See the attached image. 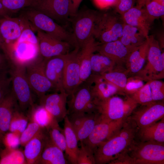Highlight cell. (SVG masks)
Wrapping results in <instances>:
<instances>
[{
    "label": "cell",
    "mask_w": 164,
    "mask_h": 164,
    "mask_svg": "<svg viewBox=\"0 0 164 164\" xmlns=\"http://www.w3.org/2000/svg\"><path fill=\"white\" fill-rule=\"evenodd\" d=\"M138 130L129 116L111 138L96 148L94 152L95 164H109L128 150L135 141Z\"/></svg>",
    "instance_id": "cell-1"
},
{
    "label": "cell",
    "mask_w": 164,
    "mask_h": 164,
    "mask_svg": "<svg viewBox=\"0 0 164 164\" xmlns=\"http://www.w3.org/2000/svg\"><path fill=\"white\" fill-rule=\"evenodd\" d=\"M22 10L20 16L27 21L33 31L38 30L42 31L57 39L67 42L75 47L76 43L72 33L67 31L51 18L30 7Z\"/></svg>",
    "instance_id": "cell-2"
},
{
    "label": "cell",
    "mask_w": 164,
    "mask_h": 164,
    "mask_svg": "<svg viewBox=\"0 0 164 164\" xmlns=\"http://www.w3.org/2000/svg\"><path fill=\"white\" fill-rule=\"evenodd\" d=\"M125 23L122 16L114 10L99 12L93 36L101 43L119 40Z\"/></svg>",
    "instance_id": "cell-3"
},
{
    "label": "cell",
    "mask_w": 164,
    "mask_h": 164,
    "mask_svg": "<svg viewBox=\"0 0 164 164\" xmlns=\"http://www.w3.org/2000/svg\"><path fill=\"white\" fill-rule=\"evenodd\" d=\"M11 64L25 66L42 56L39 44L19 38L13 43H4L2 47Z\"/></svg>",
    "instance_id": "cell-4"
},
{
    "label": "cell",
    "mask_w": 164,
    "mask_h": 164,
    "mask_svg": "<svg viewBox=\"0 0 164 164\" xmlns=\"http://www.w3.org/2000/svg\"><path fill=\"white\" fill-rule=\"evenodd\" d=\"M99 12L89 9H81L71 18L73 30L72 33L76 43L75 47L80 49L94 36Z\"/></svg>",
    "instance_id": "cell-5"
},
{
    "label": "cell",
    "mask_w": 164,
    "mask_h": 164,
    "mask_svg": "<svg viewBox=\"0 0 164 164\" xmlns=\"http://www.w3.org/2000/svg\"><path fill=\"white\" fill-rule=\"evenodd\" d=\"M127 152L133 164H164V144L135 141Z\"/></svg>",
    "instance_id": "cell-6"
},
{
    "label": "cell",
    "mask_w": 164,
    "mask_h": 164,
    "mask_svg": "<svg viewBox=\"0 0 164 164\" xmlns=\"http://www.w3.org/2000/svg\"><path fill=\"white\" fill-rule=\"evenodd\" d=\"M9 71L12 77L11 90L23 112L33 107L32 91L26 76L25 66L12 64Z\"/></svg>",
    "instance_id": "cell-7"
},
{
    "label": "cell",
    "mask_w": 164,
    "mask_h": 164,
    "mask_svg": "<svg viewBox=\"0 0 164 164\" xmlns=\"http://www.w3.org/2000/svg\"><path fill=\"white\" fill-rule=\"evenodd\" d=\"M149 38L147 62L137 73V77L148 81L159 80L164 77V53H162L159 42L153 36H149Z\"/></svg>",
    "instance_id": "cell-8"
},
{
    "label": "cell",
    "mask_w": 164,
    "mask_h": 164,
    "mask_svg": "<svg viewBox=\"0 0 164 164\" xmlns=\"http://www.w3.org/2000/svg\"><path fill=\"white\" fill-rule=\"evenodd\" d=\"M42 56L25 66L26 78L31 88L39 98L53 90L57 91L46 77Z\"/></svg>",
    "instance_id": "cell-9"
},
{
    "label": "cell",
    "mask_w": 164,
    "mask_h": 164,
    "mask_svg": "<svg viewBox=\"0 0 164 164\" xmlns=\"http://www.w3.org/2000/svg\"><path fill=\"white\" fill-rule=\"evenodd\" d=\"M72 7V0H39L36 1L30 7L63 23L70 19Z\"/></svg>",
    "instance_id": "cell-10"
},
{
    "label": "cell",
    "mask_w": 164,
    "mask_h": 164,
    "mask_svg": "<svg viewBox=\"0 0 164 164\" xmlns=\"http://www.w3.org/2000/svg\"><path fill=\"white\" fill-rule=\"evenodd\" d=\"M126 119L110 121L101 118L88 136L82 142L94 152L99 145L108 140L116 132Z\"/></svg>",
    "instance_id": "cell-11"
},
{
    "label": "cell",
    "mask_w": 164,
    "mask_h": 164,
    "mask_svg": "<svg viewBox=\"0 0 164 164\" xmlns=\"http://www.w3.org/2000/svg\"><path fill=\"white\" fill-rule=\"evenodd\" d=\"M80 48L74 47L69 52L63 72V86L68 95H72L81 84L80 77Z\"/></svg>",
    "instance_id": "cell-12"
},
{
    "label": "cell",
    "mask_w": 164,
    "mask_h": 164,
    "mask_svg": "<svg viewBox=\"0 0 164 164\" xmlns=\"http://www.w3.org/2000/svg\"><path fill=\"white\" fill-rule=\"evenodd\" d=\"M97 108L102 118L110 121L125 119L131 114L125 102L117 96L97 100Z\"/></svg>",
    "instance_id": "cell-13"
},
{
    "label": "cell",
    "mask_w": 164,
    "mask_h": 164,
    "mask_svg": "<svg viewBox=\"0 0 164 164\" xmlns=\"http://www.w3.org/2000/svg\"><path fill=\"white\" fill-rule=\"evenodd\" d=\"M142 105L141 108L129 116L138 130L149 126L164 118L163 102L153 101Z\"/></svg>",
    "instance_id": "cell-14"
},
{
    "label": "cell",
    "mask_w": 164,
    "mask_h": 164,
    "mask_svg": "<svg viewBox=\"0 0 164 164\" xmlns=\"http://www.w3.org/2000/svg\"><path fill=\"white\" fill-rule=\"evenodd\" d=\"M45 94L39 99L40 105L43 107L59 123L67 114V97L65 91Z\"/></svg>",
    "instance_id": "cell-15"
},
{
    "label": "cell",
    "mask_w": 164,
    "mask_h": 164,
    "mask_svg": "<svg viewBox=\"0 0 164 164\" xmlns=\"http://www.w3.org/2000/svg\"><path fill=\"white\" fill-rule=\"evenodd\" d=\"M36 31L40 53L44 58L69 53L71 46L69 43L57 39L42 31Z\"/></svg>",
    "instance_id": "cell-16"
},
{
    "label": "cell",
    "mask_w": 164,
    "mask_h": 164,
    "mask_svg": "<svg viewBox=\"0 0 164 164\" xmlns=\"http://www.w3.org/2000/svg\"><path fill=\"white\" fill-rule=\"evenodd\" d=\"M67 115L78 141L80 142L88 136L101 118L98 112Z\"/></svg>",
    "instance_id": "cell-17"
},
{
    "label": "cell",
    "mask_w": 164,
    "mask_h": 164,
    "mask_svg": "<svg viewBox=\"0 0 164 164\" xmlns=\"http://www.w3.org/2000/svg\"><path fill=\"white\" fill-rule=\"evenodd\" d=\"M69 53L44 58L45 75L57 91H64L63 86V72Z\"/></svg>",
    "instance_id": "cell-18"
},
{
    "label": "cell",
    "mask_w": 164,
    "mask_h": 164,
    "mask_svg": "<svg viewBox=\"0 0 164 164\" xmlns=\"http://www.w3.org/2000/svg\"><path fill=\"white\" fill-rule=\"evenodd\" d=\"M122 16L126 24L137 28L146 38L148 36L154 20L148 14L144 7L134 6Z\"/></svg>",
    "instance_id": "cell-19"
},
{
    "label": "cell",
    "mask_w": 164,
    "mask_h": 164,
    "mask_svg": "<svg viewBox=\"0 0 164 164\" xmlns=\"http://www.w3.org/2000/svg\"><path fill=\"white\" fill-rule=\"evenodd\" d=\"M71 95L67 102V115L84 113L87 104L94 98L91 87L86 81L80 84Z\"/></svg>",
    "instance_id": "cell-20"
},
{
    "label": "cell",
    "mask_w": 164,
    "mask_h": 164,
    "mask_svg": "<svg viewBox=\"0 0 164 164\" xmlns=\"http://www.w3.org/2000/svg\"><path fill=\"white\" fill-rule=\"evenodd\" d=\"M26 20L20 16L13 18L6 16L0 18L1 33L5 42L13 43L19 38L24 29Z\"/></svg>",
    "instance_id": "cell-21"
},
{
    "label": "cell",
    "mask_w": 164,
    "mask_h": 164,
    "mask_svg": "<svg viewBox=\"0 0 164 164\" xmlns=\"http://www.w3.org/2000/svg\"><path fill=\"white\" fill-rule=\"evenodd\" d=\"M18 108L17 101L11 89L0 103V137L2 142L4 135L9 131L13 114Z\"/></svg>",
    "instance_id": "cell-22"
},
{
    "label": "cell",
    "mask_w": 164,
    "mask_h": 164,
    "mask_svg": "<svg viewBox=\"0 0 164 164\" xmlns=\"http://www.w3.org/2000/svg\"><path fill=\"white\" fill-rule=\"evenodd\" d=\"M97 51L113 61L116 64H125L130 53L119 40L99 45Z\"/></svg>",
    "instance_id": "cell-23"
},
{
    "label": "cell",
    "mask_w": 164,
    "mask_h": 164,
    "mask_svg": "<svg viewBox=\"0 0 164 164\" xmlns=\"http://www.w3.org/2000/svg\"><path fill=\"white\" fill-rule=\"evenodd\" d=\"M49 138L44 129L25 145L23 152L27 164H37Z\"/></svg>",
    "instance_id": "cell-24"
},
{
    "label": "cell",
    "mask_w": 164,
    "mask_h": 164,
    "mask_svg": "<svg viewBox=\"0 0 164 164\" xmlns=\"http://www.w3.org/2000/svg\"><path fill=\"white\" fill-rule=\"evenodd\" d=\"M100 43L97 42L94 36L80 50V77L81 84L85 81L92 74L91 59L92 55L97 51Z\"/></svg>",
    "instance_id": "cell-25"
},
{
    "label": "cell",
    "mask_w": 164,
    "mask_h": 164,
    "mask_svg": "<svg viewBox=\"0 0 164 164\" xmlns=\"http://www.w3.org/2000/svg\"><path fill=\"white\" fill-rule=\"evenodd\" d=\"M86 81L90 85L94 97L98 100L107 99L119 91L117 87L105 81L100 75L91 74Z\"/></svg>",
    "instance_id": "cell-26"
},
{
    "label": "cell",
    "mask_w": 164,
    "mask_h": 164,
    "mask_svg": "<svg viewBox=\"0 0 164 164\" xmlns=\"http://www.w3.org/2000/svg\"><path fill=\"white\" fill-rule=\"evenodd\" d=\"M149 47L148 36L143 44L135 48L129 54L125 63L127 72L137 74L142 69L147 60Z\"/></svg>",
    "instance_id": "cell-27"
},
{
    "label": "cell",
    "mask_w": 164,
    "mask_h": 164,
    "mask_svg": "<svg viewBox=\"0 0 164 164\" xmlns=\"http://www.w3.org/2000/svg\"><path fill=\"white\" fill-rule=\"evenodd\" d=\"M64 121L63 130L66 144L65 152L67 158L70 163L77 164V157L79 149L78 145L79 141L67 115Z\"/></svg>",
    "instance_id": "cell-28"
},
{
    "label": "cell",
    "mask_w": 164,
    "mask_h": 164,
    "mask_svg": "<svg viewBox=\"0 0 164 164\" xmlns=\"http://www.w3.org/2000/svg\"><path fill=\"white\" fill-rule=\"evenodd\" d=\"M63 152L49 138L36 164H68Z\"/></svg>",
    "instance_id": "cell-29"
},
{
    "label": "cell",
    "mask_w": 164,
    "mask_h": 164,
    "mask_svg": "<svg viewBox=\"0 0 164 164\" xmlns=\"http://www.w3.org/2000/svg\"><path fill=\"white\" fill-rule=\"evenodd\" d=\"M141 141L164 143V118L146 127L138 130Z\"/></svg>",
    "instance_id": "cell-30"
},
{
    "label": "cell",
    "mask_w": 164,
    "mask_h": 164,
    "mask_svg": "<svg viewBox=\"0 0 164 164\" xmlns=\"http://www.w3.org/2000/svg\"><path fill=\"white\" fill-rule=\"evenodd\" d=\"M146 39L137 28L125 23L122 36L119 40L131 53L143 44Z\"/></svg>",
    "instance_id": "cell-31"
},
{
    "label": "cell",
    "mask_w": 164,
    "mask_h": 164,
    "mask_svg": "<svg viewBox=\"0 0 164 164\" xmlns=\"http://www.w3.org/2000/svg\"><path fill=\"white\" fill-rule=\"evenodd\" d=\"M116 64L109 58L101 54H93L91 59L92 75H101L113 70Z\"/></svg>",
    "instance_id": "cell-32"
},
{
    "label": "cell",
    "mask_w": 164,
    "mask_h": 164,
    "mask_svg": "<svg viewBox=\"0 0 164 164\" xmlns=\"http://www.w3.org/2000/svg\"><path fill=\"white\" fill-rule=\"evenodd\" d=\"M29 111V120L36 122L46 130L56 120L43 107L40 105H35Z\"/></svg>",
    "instance_id": "cell-33"
},
{
    "label": "cell",
    "mask_w": 164,
    "mask_h": 164,
    "mask_svg": "<svg viewBox=\"0 0 164 164\" xmlns=\"http://www.w3.org/2000/svg\"><path fill=\"white\" fill-rule=\"evenodd\" d=\"M46 131L51 142L63 152L65 151L66 144L63 130L60 127L56 120Z\"/></svg>",
    "instance_id": "cell-34"
},
{
    "label": "cell",
    "mask_w": 164,
    "mask_h": 164,
    "mask_svg": "<svg viewBox=\"0 0 164 164\" xmlns=\"http://www.w3.org/2000/svg\"><path fill=\"white\" fill-rule=\"evenodd\" d=\"M29 120L18 108L14 112L10 123L9 131L21 135L26 127Z\"/></svg>",
    "instance_id": "cell-35"
},
{
    "label": "cell",
    "mask_w": 164,
    "mask_h": 164,
    "mask_svg": "<svg viewBox=\"0 0 164 164\" xmlns=\"http://www.w3.org/2000/svg\"><path fill=\"white\" fill-rule=\"evenodd\" d=\"M100 75L105 81L117 87L119 91L124 92L128 80L125 73L113 70Z\"/></svg>",
    "instance_id": "cell-36"
},
{
    "label": "cell",
    "mask_w": 164,
    "mask_h": 164,
    "mask_svg": "<svg viewBox=\"0 0 164 164\" xmlns=\"http://www.w3.org/2000/svg\"><path fill=\"white\" fill-rule=\"evenodd\" d=\"M3 152L0 163L26 164L23 151L18 149H12L6 148Z\"/></svg>",
    "instance_id": "cell-37"
},
{
    "label": "cell",
    "mask_w": 164,
    "mask_h": 164,
    "mask_svg": "<svg viewBox=\"0 0 164 164\" xmlns=\"http://www.w3.org/2000/svg\"><path fill=\"white\" fill-rule=\"evenodd\" d=\"M10 68H0V103L10 92L12 77Z\"/></svg>",
    "instance_id": "cell-38"
},
{
    "label": "cell",
    "mask_w": 164,
    "mask_h": 164,
    "mask_svg": "<svg viewBox=\"0 0 164 164\" xmlns=\"http://www.w3.org/2000/svg\"><path fill=\"white\" fill-rule=\"evenodd\" d=\"M44 129L36 122L29 120L27 125L20 136V145L22 146Z\"/></svg>",
    "instance_id": "cell-39"
},
{
    "label": "cell",
    "mask_w": 164,
    "mask_h": 164,
    "mask_svg": "<svg viewBox=\"0 0 164 164\" xmlns=\"http://www.w3.org/2000/svg\"><path fill=\"white\" fill-rule=\"evenodd\" d=\"M132 94L131 98L137 104L143 105L154 101L152 98L151 88L148 81Z\"/></svg>",
    "instance_id": "cell-40"
},
{
    "label": "cell",
    "mask_w": 164,
    "mask_h": 164,
    "mask_svg": "<svg viewBox=\"0 0 164 164\" xmlns=\"http://www.w3.org/2000/svg\"><path fill=\"white\" fill-rule=\"evenodd\" d=\"M35 0H0V2L8 10L14 13L30 7Z\"/></svg>",
    "instance_id": "cell-41"
},
{
    "label": "cell",
    "mask_w": 164,
    "mask_h": 164,
    "mask_svg": "<svg viewBox=\"0 0 164 164\" xmlns=\"http://www.w3.org/2000/svg\"><path fill=\"white\" fill-rule=\"evenodd\" d=\"M94 152L82 142L77 157V164H95Z\"/></svg>",
    "instance_id": "cell-42"
},
{
    "label": "cell",
    "mask_w": 164,
    "mask_h": 164,
    "mask_svg": "<svg viewBox=\"0 0 164 164\" xmlns=\"http://www.w3.org/2000/svg\"><path fill=\"white\" fill-rule=\"evenodd\" d=\"M151 88L152 100L159 101L164 100V83L159 80L148 81Z\"/></svg>",
    "instance_id": "cell-43"
},
{
    "label": "cell",
    "mask_w": 164,
    "mask_h": 164,
    "mask_svg": "<svg viewBox=\"0 0 164 164\" xmlns=\"http://www.w3.org/2000/svg\"><path fill=\"white\" fill-rule=\"evenodd\" d=\"M144 7L148 14L154 20L164 15V6L154 0L148 2Z\"/></svg>",
    "instance_id": "cell-44"
},
{
    "label": "cell",
    "mask_w": 164,
    "mask_h": 164,
    "mask_svg": "<svg viewBox=\"0 0 164 164\" xmlns=\"http://www.w3.org/2000/svg\"><path fill=\"white\" fill-rule=\"evenodd\" d=\"M20 135L14 132H9L4 135L3 139V143L6 148L15 149H18L20 145Z\"/></svg>",
    "instance_id": "cell-45"
},
{
    "label": "cell",
    "mask_w": 164,
    "mask_h": 164,
    "mask_svg": "<svg viewBox=\"0 0 164 164\" xmlns=\"http://www.w3.org/2000/svg\"><path fill=\"white\" fill-rule=\"evenodd\" d=\"M144 85L142 80L138 77L136 79H131L129 80H128L124 92L132 94Z\"/></svg>",
    "instance_id": "cell-46"
},
{
    "label": "cell",
    "mask_w": 164,
    "mask_h": 164,
    "mask_svg": "<svg viewBox=\"0 0 164 164\" xmlns=\"http://www.w3.org/2000/svg\"><path fill=\"white\" fill-rule=\"evenodd\" d=\"M136 0H118L114 10L122 15L133 7Z\"/></svg>",
    "instance_id": "cell-47"
},
{
    "label": "cell",
    "mask_w": 164,
    "mask_h": 164,
    "mask_svg": "<svg viewBox=\"0 0 164 164\" xmlns=\"http://www.w3.org/2000/svg\"><path fill=\"white\" fill-rule=\"evenodd\" d=\"M93 1L94 5L101 9L114 7L118 3V0H93Z\"/></svg>",
    "instance_id": "cell-48"
},
{
    "label": "cell",
    "mask_w": 164,
    "mask_h": 164,
    "mask_svg": "<svg viewBox=\"0 0 164 164\" xmlns=\"http://www.w3.org/2000/svg\"><path fill=\"white\" fill-rule=\"evenodd\" d=\"M11 65L4 54L0 53V68H10Z\"/></svg>",
    "instance_id": "cell-49"
},
{
    "label": "cell",
    "mask_w": 164,
    "mask_h": 164,
    "mask_svg": "<svg viewBox=\"0 0 164 164\" xmlns=\"http://www.w3.org/2000/svg\"><path fill=\"white\" fill-rule=\"evenodd\" d=\"M83 0H72V7L70 18L73 16L78 10L79 6Z\"/></svg>",
    "instance_id": "cell-50"
},
{
    "label": "cell",
    "mask_w": 164,
    "mask_h": 164,
    "mask_svg": "<svg viewBox=\"0 0 164 164\" xmlns=\"http://www.w3.org/2000/svg\"><path fill=\"white\" fill-rule=\"evenodd\" d=\"M12 13L6 9L0 2V18L6 16H10Z\"/></svg>",
    "instance_id": "cell-51"
},
{
    "label": "cell",
    "mask_w": 164,
    "mask_h": 164,
    "mask_svg": "<svg viewBox=\"0 0 164 164\" xmlns=\"http://www.w3.org/2000/svg\"><path fill=\"white\" fill-rule=\"evenodd\" d=\"M152 0H136V6L140 8H142L144 7L148 2Z\"/></svg>",
    "instance_id": "cell-52"
},
{
    "label": "cell",
    "mask_w": 164,
    "mask_h": 164,
    "mask_svg": "<svg viewBox=\"0 0 164 164\" xmlns=\"http://www.w3.org/2000/svg\"><path fill=\"white\" fill-rule=\"evenodd\" d=\"M5 43V41L2 37L0 28V49H1L2 46Z\"/></svg>",
    "instance_id": "cell-53"
},
{
    "label": "cell",
    "mask_w": 164,
    "mask_h": 164,
    "mask_svg": "<svg viewBox=\"0 0 164 164\" xmlns=\"http://www.w3.org/2000/svg\"><path fill=\"white\" fill-rule=\"evenodd\" d=\"M162 5L164 6V0H154Z\"/></svg>",
    "instance_id": "cell-54"
},
{
    "label": "cell",
    "mask_w": 164,
    "mask_h": 164,
    "mask_svg": "<svg viewBox=\"0 0 164 164\" xmlns=\"http://www.w3.org/2000/svg\"><path fill=\"white\" fill-rule=\"evenodd\" d=\"M3 144V143L2 140L1 138L0 137V153L2 151L1 150L2 146Z\"/></svg>",
    "instance_id": "cell-55"
},
{
    "label": "cell",
    "mask_w": 164,
    "mask_h": 164,
    "mask_svg": "<svg viewBox=\"0 0 164 164\" xmlns=\"http://www.w3.org/2000/svg\"><path fill=\"white\" fill-rule=\"evenodd\" d=\"M38 0H35V1H38Z\"/></svg>",
    "instance_id": "cell-56"
}]
</instances>
